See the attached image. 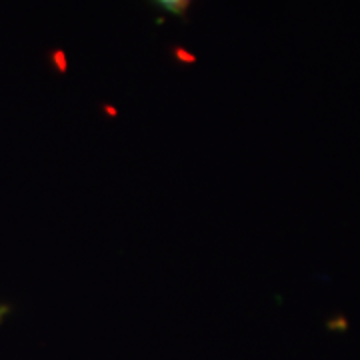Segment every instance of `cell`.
I'll return each mask as SVG.
<instances>
[{
  "mask_svg": "<svg viewBox=\"0 0 360 360\" xmlns=\"http://www.w3.org/2000/svg\"><path fill=\"white\" fill-rule=\"evenodd\" d=\"M158 8H162L165 13L174 14V16H184L188 13L193 0H150Z\"/></svg>",
  "mask_w": 360,
  "mask_h": 360,
  "instance_id": "cell-1",
  "label": "cell"
}]
</instances>
